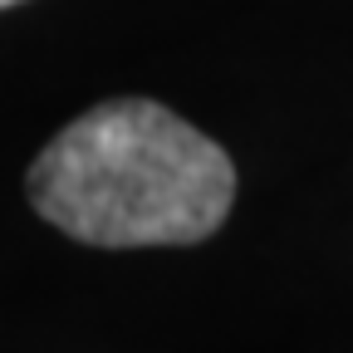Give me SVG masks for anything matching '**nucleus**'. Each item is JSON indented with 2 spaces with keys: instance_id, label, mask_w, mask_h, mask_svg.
<instances>
[{
  "instance_id": "f03ea898",
  "label": "nucleus",
  "mask_w": 353,
  "mask_h": 353,
  "mask_svg": "<svg viewBox=\"0 0 353 353\" xmlns=\"http://www.w3.org/2000/svg\"><path fill=\"white\" fill-rule=\"evenodd\" d=\"M6 6H15V0H0V10H6Z\"/></svg>"
},
{
  "instance_id": "f257e3e1",
  "label": "nucleus",
  "mask_w": 353,
  "mask_h": 353,
  "mask_svg": "<svg viewBox=\"0 0 353 353\" xmlns=\"http://www.w3.org/2000/svg\"><path fill=\"white\" fill-rule=\"evenodd\" d=\"M30 201L74 241L192 245L236 201V167L206 132L152 99H113L74 118L30 167Z\"/></svg>"
}]
</instances>
